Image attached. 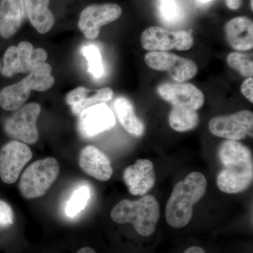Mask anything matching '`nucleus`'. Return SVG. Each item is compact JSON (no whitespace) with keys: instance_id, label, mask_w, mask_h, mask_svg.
<instances>
[{"instance_id":"obj_1","label":"nucleus","mask_w":253,"mask_h":253,"mask_svg":"<svg viewBox=\"0 0 253 253\" xmlns=\"http://www.w3.org/2000/svg\"><path fill=\"white\" fill-rule=\"evenodd\" d=\"M217 156L221 165L216 181L219 189L234 194L249 189L253 179V154L249 148L238 141L226 140L219 146Z\"/></svg>"},{"instance_id":"obj_2","label":"nucleus","mask_w":253,"mask_h":253,"mask_svg":"<svg viewBox=\"0 0 253 253\" xmlns=\"http://www.w3.org/2000/svg\"><path fill=\"white\" fill-rule=\"evenodd\" d=\"M207 179L201 172L190 173L174 186L166 208V221L174 229L187 225L193 216L195 205L204 197Z\"/></svg>"},{"instance_id":"obj_3","label":"nucleus","mask_w":253,"mask_h":253,"mask_svg":"<svg viewBox=\"0 0 253 253\" xmlns=\"http://www.w3.org/2000/svg\"><path fill=\"white\" fill-rule=\"evenodd\" d=\"M111 217L118 224L131 223L139 235L154 234L160 218V206L152 195H144L137 201L123 200L113 208Z\"/></svg>"},{"instance_id":"obj_4","label":"nucleus","mask_w":253,"mask_h":253,"mask_svg":"<svg viewBox=\"0 0 253 253\" xmlns=\"http://www.w3.org/2000/svg\"><path fill=\"white\" fill-rule=\"evenodd\" d=\"M52 68L44 63L35 68L26 78L0 91V106L6 111H16L26 103L32 90L45 91L54 84Z\"/></svg>"},{"instance_id":"obj_5","label":"nucleus","mask_w":253,"mask_h":253,"mask_svg":"<svg viewBox=\"0 0 253 253\" xmlns=\"http://www.w3.org/2000/svg\"><path fill=\"white\" fill-rule=\"evenodd\" d=\"M59 174V165L54 158L38 160L23 173L19 190L24 199L42 197L47 192Z\"/></svg>"},{"instance_id":"obj_6","label":"nucleus","mask_w":253,"mask_h":253,"mask_svg":"<svg viewBox=\"0 0 253 253\" xmlns=\"http://www.w3.org/2000/svg\"><path fill=\"white\" fill-rule=\"evenodd\" d=\"M41 112V106L30 103L16 110L4 123V131L13 139L33 144L39 139L37 121Z\"/></svg>"},{"instance_id":"obj_7","label":"nucleus","mask_w":253,"mask_h":253,"mask_svg":"<svg viewBox=\"0 0 253 253\" xmlns=\"http://www.w3.org/2000/svg\"><path fill=\"white\" fill-rule=\"evenodd\" d=\"M141 42L142 47L149 51H167L173 49L186 51L192 47L194 40L188 31H169L152 26L143 32Z\"/></svg>"},{"instance_id":"obj_8","label":"nucleus","mask_w":253,"mask_h":253,"mask_svg":"<svg viewBox=\"0 0 253 253\" xmlns=\"http://www.w3.org/2000/svg\"><path fill=\"white\" fill-rule=\"evenodd\" d=\"M144 60L149 68L167 72L178 83L191 79L199 71L197 65L192 60L167 51H149L145 55Z\"/></svg>"},{"instance_id":"obj_9","label":"nucleus","mask_w":253,"mask_h":253,"mask_svg":"<svg viewBox=\"0 0 253 253\" xmlns=\"http://www.w3.org/2000/svg\"><path fill=\"white\" fill-rule=\"evenodd\" d=\"M209 130L213 135L228 140L239 141L253 136V113L244 110L211 120Z\"/></svg>"},{"instance_id":"obj_10","label":"nucleus","mask_w":253,"mask_h":253,"mask_svg":"<svg viewBox=\"0 0 253 253\" xmlns=\"http://www.w3.org/2000/svg\"><path fill=\"white\" fill-rule=\"evenodd\" d=\"M121 14L122 9L117 4L89 5L80 14L78 28L87 39H96L103 26L116 21Z\"/></svg>"},{"instance_id":"obj_11","label":"nucleus","mask_w":253,"mask_h":253,"mask_svg":"<svg viewBox=\"0 0 253 253\" xmlns=\"http://www.w3.org/2000/svg\"><path fill=\"white\" fill-rule=\"evenodd\" d=\"M33 157L29 146L18 141H11L0 151V178L5 184H14L24 166Z\"/></svg>"},{"instance_id":"obj_12","label":"nucleus","mask_w":253,"mask_h":253,"mask_svg":"<svg viewBox=\"0 0 253 253\" xmlns=\"http://www.w3.org/2000/svg\"><path fill=\"white\" fill-rule=\"evenodd\" d=\"M112 110L104 103L94 105L82 111L78 119V130L84 138H92L112 129L116 126Z\"/></svg>"},{"instance_id":"obj_13","label":"nucleus","mask_w":253,"mask_h":253,"mask_svg":"<svg viewBox=\"0 0 253 253\" xmlns=\"http://www.w3.org/2000/svg\"><path fill=\"white\" fill-rule=\"evenodd\" d=\"M157 91L162 99L176 107L197 111L204 104V93L190 83H163L158 86Z\"/></svg>"},{"instance_id":"obj_14","label":"nucleus","mask_w":253,"mask_h":253,"mask_svg":"<svg viewBox=\"0 0 253 253\" xmlns=\"http://www.w3.org/2000/svg\"><path fill=\"white\" fill-rule=\"evenodd\" d=\"M123 179L131 195L144 196L156 183L154 164L149 160H137L125 169Z\"/></svg>"},{"instance_id":"obj_15","label":"nucleus","mask_w":253,"mask_h":253,"mask_svg":"<svg viewBox=\"0 0 253 253\" xmlns=\"http://www.w3.org/2000/svg\"><path fill=\"white\" fill-rule=\"evenodd\" d=\"M33 49V44L26 41L7 48L3 57V76L10 78L18 73H31L35 68L31 61Z\"/></svg>"},{"instance_id":"obj_16","label":"nucleus","mask_w":253,"mask_h":253,"mask_svg":"<svg viewBox=\"0 0 253 253\" xmlns=\"http://www.w3.org/2000/svg\"><path fill=\"white\" fill-rule=\"evenodd\" d=\"M79 166L86 174L99 181H106L112 176L113 168L109 158L91 145L82 149Z\"/></svg>"},{"instance_id":"obj_17","label":"nucleus","mask_w":253,"mask_h":253,"mask_svg":"<svg viewBox=\"0 0 253 253\" xmlns=\"http://www.w3.org/2000/svg\"><path fill=\"white\" fill-rule=\"evenodd\" d=\"M26 16L23 0H0V36L6 39L14 36Z\"/></svg>"},{"instance_id":"obj_18","label":"nucleus","mask_w":253,"mask_h":253,"mask_svg":"<svg viewBox=\"0 0 253 253\" xmlns=\"http://www.w3.org/2000/svg\"><path fill=\"white\" fill-rule=\"evenodd\" d=\"M226 41L229 45L239 51H247L253 47V23L246 17L233 18L225 26Z\"/></svg>"},{"instance_id":"obj_19","label":"nucleus","mask_w":253,"mask_h":253,"mask_svg":"<svg viewBox=\"0 0 253 253\" xmlns=\"http://www.w3.org/2000/svg\"><path fill=\"white\" fill-rule=\"evenodd\" d=\"M26 16L41 34L48 33L54 26V15L49 9L50 0H23Z\"/></svg>"},{"instance_id":"obj_20","label":"nucleus","mask_w":253,"mask_h":253,"mask_svg":"<svg viewBox=\"0 0 253 253\" xmlns=\"http://www.w3.org/2000/svg\"><path fill=\"white\" fill-rule=\"evenodd\" d=\"M114 109L123 128L131 135L141 136L144 134V123L136 116L134 106L125 97H119L115 101Z\"/></svg>"},{"instance_id":"obj_21","label":"nucleus","mask_w":253,"mask_h":253,"mask_svg":"<svg viewBox=\"0 0 253 253\" xmlns=\"http://www.w3.org/2000/svg\"><path fill=\"white\" fill-rule=\"evenodd\" d=\"M169 126L174 130L184 132L192 130L199 125V113L194 110L173 106L169 114Z\"/></svg>"},{"instance_id":"obj_22","label":"nucleus","mask_w":253,"mask_h":253,"mask_svg":"<svg viewBox=\"0 0 253 253\" xmlns=\"http://www.w3.org/2000/svg\"><path fill=\"white\" fill-rule=\"evenodd\" d=\"M160 19L168 26H175L183 18V9L178 0H160L158 6Z\"/></svg>"},{"instance_id":"obj_23","label":"nucleus","mask_w":253,"mask_h":253,"mask_svg":"<svg viewBox=\"0 0 253 253\" xmlns=\"http://www.w3.org/2000/svg\"><path fill=\"white\" fill-rule=\"evenodd\" d=\"M90 190L86 186L78 188L73 193L66 206V214L73 217L79 214L86 208L90 199Z\"/></svg>"},{"instance_id":"obj_24","label":"nucleus","mask_w":253,"mask_h":253,"mask_svg":"<svg viewBox=\"0 0 253 253\" xmlns=\"http://www.w3.org/2000/svg\"><path fill=\"white\" fill-rule=\"evenodd\" d=\"M81 52L87 60L89 73L94 78H101L104 74V68L99 49L96 46L89 44L83 46Z\"/></svg>"},{"instance_id":"obj_25","label":"nucleus","mask_w":253,"mask_h":253,"mask_svg":"<svg viewBox=\"0 0 253 253\" xmlns=\"http://www.w3.org/2000/svg\"><path fill=\"white\" fill-rule=\"evenodd\" d=\"M226 62L244 77H253V62L249 55L231 52L228 55Z\"/></svg>"},{"instance_id":"obj_26","label":"nucleus","mask_w":253,"mask_h":253,"mask_svg":"<svg viewBox=\"0 0 253 253\" xmlns=\"http://www.w3.org/2000/svg\"><path fill=\"white\" fill-rule=\"evenodd\" d=\"M113 91L111 88L104 87L96 91L93 96L86 97L76 106H71V109L74 114L79 115L82 111L94 105L107 102L112 99Z\"/></svg>"},{"instance_id":"obj_27","label":"nucleus","mask_w":253,"mask_h":253,"mask_svg":"<svg viewBox=\"0 0 253 253\" xmlns=\"http://www.w3.org/2000/svg\"><path fill=\"white\" fill-rule=\"evenodd\" d=\"M89 92H91L90 89L84 86H78L68 93L66 96V102L69 106H76L87 97Z\"/></svg>"},{"instance_id":"obj_28","label":"nucleus","mask_w":253,"mask_h":253,"mask_svg":"<svg viewBox=\"0 0 253 253\" xmlns=\"http://www.w3.org/2000/svg\"><path fill=\"white\" fill-rule=\"evenodd\" d=\"M14 224V212L7 203L0 200V226L6 227Z\"/></svg>"},{"instance_id":"obj_29","label":"nucleus","mask_w":253,"mask_h":253,"mask_svg":"<svg viewBox=\"0 0 253 253\" xmlns=\"http://www.w3.org/2000/svg\"><path fill=\"white\" fill-rule=\"evenodd\" d=\"M253 77L246 78L241 86V91L243 95L251 103H253Z\"/></svg>"},{"instance_id":"obj_30","label":"nucleus","mask_w":253,"mask_h":253,"mask_svg":"<svg viewBox=\"0 0 253 253\" xmlns=\"http://www.w3.org/2000/svg\"><path fill=\"white\" fill-rule=\"evenodd\" d=\"M242 0H226V5L229 9L236 10L239 9Z\"/></svg>"},{"instance_id":"obj_31","label":"nucleus","mask_w":253,"mask_h":253,"mask_svg":"<svg viewBox=\"0 0 253 253\" xmlns=\"http://www.w3.org/2000/svg\"><path fill=\"white\" fill-rule=\"evenodd\" d=\"M184 253H206L202 248L199 246H191L184 251Z\"/></svg>"},{"instance_id":"obj_32","label":"nucleus","mask_w":253,"mask_h":253,"mask_svg":"<svg viewBox=\"0 0 253 253\" xmlns=\"http://www.w3.org/2000/svg\"><path fill=\"white\" fill-rule=\"evenodd\" d=\"M77 253H96L95 252L94 249L89 247H84L83 249H80Z\"/></svg>"},{"instance_id":"obj_33","label":"nucleus","mask_w":253,"mask_h":253,"mask_svg":"<svg viewBox=\"0 0 253 253\" xmlns=\"http://www.w3.org/2000/svg\"><path fill=\"white\" fill-rule=\"evenodd\" d=\"M199 1L201 3H208L211 1V0H199Z\"/></svg>"},{"instance_id":"obj_34","label":"nucleus","mask_w":253,"mask_h":253,"mask_svg":"<svg viewBox=\"0 0 253 253\" xmlns=\"http://www.w3.org/2000/svg\"><path fill=\"white\" fill-rule=\"evenodd\" d=\"M253 0H251V9H253Z\"/></svg>"},{"instance_id":"obj_35","label":"nucleus","mask_w":253,"mask_h":253,"mask_svg":"<svg viewBox=\"0 0 253 253\" xmlns=\"http://www.w3.org/2000/svg\"><path fill=\"white\" fill-rule=\"evenodd\" d=\"M0 71H1V63H0Z\"/></svg>"}]
</instances>
